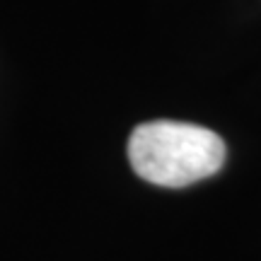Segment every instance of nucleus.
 Wrapping results in <instances>:
<instances>
[{"label":"nucleus","instance_id":"f257e3e1","mask_svg":"<svg viewBox=\"0 0 261 261\" xmlns=\"http://www.w3.org/2000/svg\"><path fill=\"white\" fill-rule=\"evenodd\" d=\"M133 172L150 184L189 187L215 174L225 162V143L211 128L184 121H148L128 138Z\"/></svg>","mask_w":261,"mask_h":261}]
</instances>
